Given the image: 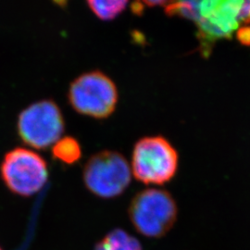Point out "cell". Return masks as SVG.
Masks as SVG:
<instances>
[{
    "instance_id": "cell-12",
    "label": "cell",
    "mask_w": 250,
    "mask_h": 250,
    "mask_svg": "<svg viewBox=\"0 0 250 250\" xmlns=\"http://www.w3.org/2000/svg\"><path fill=\"white\" fill-rule=\"evenodd\" d=\"M146 7H144V3L142 2H134V4L132 5V10L133 12L137 14V15H141L143 12V9Z\"/></svg>"
},
{
    "instance_id": "cell-8",
    "label": "cell",
    "mask_w": 250,
    "mask_h": 250,
    "mask_svg": "<svg viewBox=\"0 0 250 250\" xmlns=\"http://www.w3.org/2000/svg\"><path fill=\"white\" fill-rule=\"evenodd\" d=\"M95 250H142V246L135 237L123 229H115L96 245Z\"/></svg>"
},
{
    "instance_id": "cell-3",
    "label": "cell",
    "mask_w": 250,
    "mask_h": 250,
    "mask_svg": "<svg viewBox=\"0 0 250 250\" xmlns=\"http://www.w3.org/2000/svg\"><path fill=\"white\" fill-rule=\"evenodd\" d=\"M132 168L134 177L146 185H163L175 175L178 153L162 136L145 137L134 146Z\"/></svg>"
},
{
    "instance_id": "cell-4",
    "label": "cell",
    "mask_w": 250,
    "mask_h": 250,
    "mask_svg": "<svg viewBox=\"0 0 250 250\" xmlns=\"http://www.w3.org/2000/svg\"><path fill=\"white\" fill-rule=\"evenodd\" d=\"M68 99L72 108L82 115L105 119L115 110L118 91L113 81L106 74L93 71L72 82Z\"/></svg>"
},
{
    "instance_id": "cell-13",
    "label": "cell",
    "mask_w": 250,
    "mask_h": 250,
    "mask_svg": "<svg viewBox=\"0 0 250 250\" xmlns=\"http://www.w3.org/2000/svg\"><path fill=\"white\" fill-rule=\"evenodd\" d=\"M0 250H2V249H1V248H0Z\"/></svg>"
},
{
    "instance_id": "cell-5",
    "label": "cell",
    "mask_w": 250,
    "mask_h": 250,
    "mask_svg": "<svg viewBox=\"0 0 250 250\" xmlns=\"http://www.w3.org/2000/svg\"><path fill=\"white\" fill-rule=\"evenodd\" d=\"M0 174L10 192L28 197L39 192L46 184L48 169L46 161L39 154L16 147L5 155Z\"/></svg>"
},
{
    "instance_id": "cell-7",
    "label": "cell",
    "mask_w": 250,
    "mask_h": 250,
    "mask_svg": "<svg viewBox=\"0 0 250 250\" xmlns=\"http://www.w3.org/2000/svg\"><path fill=\"white\" fill-rule=\"evenodd\" d=\"M83 182L90 192L98 197H118L130 185V165L118 152H99L85 164Z\"/></svg>"
},
{
    "instance_id": "cell-6",
    "label": "cell",
    "mask_w": 250,
    "mask_h": 250,
    "mask_svg": "<svg viewBox=\"0 0 250 250\" xmlns=\"http://www.w3.org/2000/svg\"><path fill=\"white\" fill-rule=\"evenodd\" d=\"M64 126L61 108L53 100L45 99L20 113L17 130L23 143L36 149H46L60 140Z\"/></svg>"
},
{
    "instance_id": "cell-10",
    "label": "cell",
    "mask_w": 250,
    "mask_h": 250,
    "mask_svg": "<svg viewBox=\"0 0 250 250\" xmlns=\"http://www.w3.org/2000/svg\"><path fill=\"white\" fill-rule=\"evenodd\" d=\"M127 4V1L121 0L87 1L90 9L102 21H110L116 18L125 10Z\"/></svg>"
},
{
    "instance_id": "cell-11",
    "label": "cell",
    "mask_w": 250,
    "mask_h": 250,
    "mask_svg": "<svg viewBox=\"0 0 250 250\" xmlns=\"http://www.w3.org/2000/svg\"><path fill=\"white\" fill-rule=\"evenodd\" d=\"M236 36L243 45H250V27H242L238 29Z\"/></svg>"
},
{
    "instance_id": "cell-1",
    "label": "cell",
    "mask_w": 250,
    "mask_h": 250,
    "mask_svg": "<svg viewBox=\"0 0 250 250\" xmlns=\"http://www.w3.org/2000/svg\"><path fill=\"white\" fill-rule=\"evenodd\" d=\"M241 0H206L173 2L167 9L169 16L196 22L199 50L208 58L215 43L230 38L243 24Z\"/></svg>"
},
{
    "instance_id": "cell-2",
    "label": "cell",
    "mask_w": 250,
    "mask_h": 250,
    "mask_svg": "<svg viewBox=\"0 0 250 250\" xmlns=\"http://www.w3.org/2000/svg\"><path fill=\"white\" fill-rule=\"evenodd\" d=\"M129 216L137 232L146 237L159 238L175 224L177 206L169 192L149 188L133 198Z\"/></svg>"
},
{
    "instance_id": "cell-9",
    "label": "cell",
    "mask_w": 250,
    "mask_h": 250,
    "mask_svg": "<svg viewBox=\"0 0 250 250\" xmlns=\"http://www.w3.org/2000/svg\"><path fill=\"white\" fill-rule=\"evenodd\" d=\"M52 156L55 160L72 165L80 160L82 156L80 144L72 136H65L54 144Z\"/></svg>"
}]
</instances>
